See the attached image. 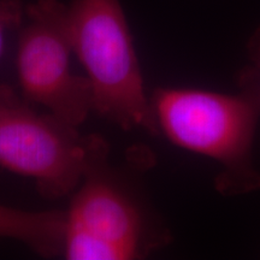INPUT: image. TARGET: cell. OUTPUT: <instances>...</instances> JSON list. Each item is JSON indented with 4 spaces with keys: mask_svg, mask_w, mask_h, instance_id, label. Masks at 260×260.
<instances>
[{
    "mask_svg": "<svg viewBox=\"0 0 260 260\" xmlns=\"http://www.w3.org/2000/svg\"><path fill=\"white\" fill-rule=\"evenodd\" d=\"M151 104L159 135L218 164L214 189L220 195L236 198L260 190L253 154L260 80L251 65L237 74L235 93L159 87L151 94Z\"/></svg>",
    "mask_w": 260,
    "mask_h": 260,
    "instance_id": "cell-1",
    "label": "cell"
},
{
    "mask_svg": "<svg viewBox=\"0 0 260 260\" xmlns=\"http://www.w3.org/2000/svg\"><path fill=\"white\" fill-rule=\"evenodd\" d=\"M98 138L82 181L64 211L67 260H140L171 242V233L129 172L110 164Z\"/></svg>",
    "mask_w": 260,
    "mask_h": 260,
    "instance_id": "cell-2",
    "label": "cell"
},
{
    "mask_svg": "<svg viewBox=\"0 0 260 260\" xmlns=\"http://www.w3.org/2000/svg\"><path fill=\"white\" fill-rule=\"evenodd\" d=\"M68 23L74 56L84 70L93 112L123 130L158 136L151 95L121 0H71Z\"/></svg>",
    "mask_w": 260,
    "mask_h": 260,
    "instance_id": "cell-3",
    "label": "cell"
},
{
    "mask_svg": "<svg viewBox=\"0 0 260 260\" xmlns=\"http://www.w3.org/2000/svg\"><path fill=\"white\" fill-rule=\"evenodd\" d=\"M77 128L11 92L0 103V168L34 181L44 199L71 197L99 138Z\"/></svg>",
    "mask_w": 260,
    "mask_h": 260,
    "instance_id": "cell-4",
    "label": "cell"
},
{
    "mask_svg": "<svg viewBox=\"0 0 260 260\" xmlns=\"http://www.w3.org/2000/svg\"><path fill=\"white\" fill-rule=\"evenodd\" d=\"M73 56L68 5L60 0H37L25 6L15 56L22 98L80 126L93 112V102L86 76L71 68Z\"/></svg>",
    "mask_w": 260,
    "mask_h": 260,
    "instance_id": "cell-5",
    "label": "cell"
},
{
    "mask_svg": "<svg viewBox=\"0 0 260 260\" xmlns=\"http://www.w3.org/2000/svg\"><path fill=\"white\" fill-rule=\"evenodd\" d=\"M64 211H25L0 204V239L23 243L37 254L61 255Z\"/></svg>",
    "mask_w": 260,
    "mask_h": 260,
    "instance_id": "cell-6",
    "label": "cell"
},
{
    "mask_svg": "<svg viewBox=\"0 0 260 260\" xmlns=\"http://www.w3.org/2000/svg\"><path fill=\"white\" fill-rule=\"evenodd\" d=\"M25 6L19 0H0V57L4 52L6 38L12 30H18L24 18Z\"/></svg>",
    "mask_w": 260,
    "mask_h": 260,
    "instance_id": "cell-7",
    "label": "cell"
},
{
    "mask_svg": "<svg viewBox=\"0 0 260 260\" xmlns=\"http://www.w3.org/2000/svg\"><path fill=\"white\" fill-rule=\"evenodd\" d=\"M247 51H248V57L251 60V67L254 69L260 80V25L249 38Z\"/></svg>",
    "mask_w": 260,
    "mask_h": 260,
    "instance_id": "cell-8",
    "label": "cell"
},
{
    "mask_svg": "<svg viewBox=\"0 0 260 260\" xmlns=\"http://www.w3.org/2000/svg\"><path fill=\"white\" fill-rule=\"evenodd\" d=\"M11 92H14V89L10 86H8V84H0V103H2Z\"/></svg>",
    "mask_w": 260,
    "mask_h": 260,
    "instance_id": "cell-9",
    "label": "cell"
}]
</instances>
